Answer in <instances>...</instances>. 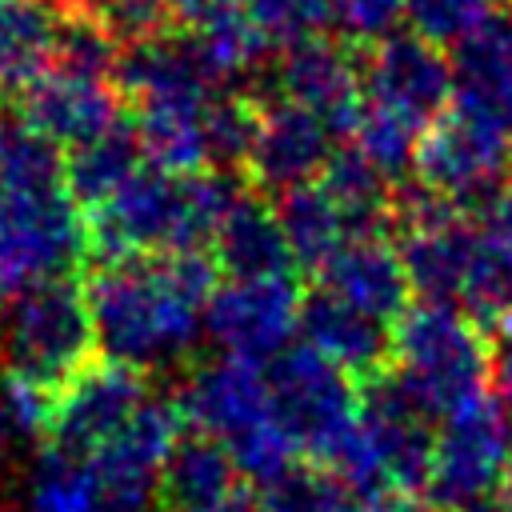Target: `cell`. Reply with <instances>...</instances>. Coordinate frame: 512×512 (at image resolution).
Returning <instances> with one entry per match:
<instances>
[{
    "mask_svg": "<svg viewBox=\"0 0 512 512\" xmlns=\"http://www.w3.org/2000/svg\"><path fill=\"white\" fill-rule=\"evenodd\" d=\"M472 220H448L428 232H408L400 244V260L412 284V296L424 304H456L468 272Z\"/></svg>",
    "mask_w": 512,
    "mask_h": 512,
    "instance_id": "cell-27",
    "label": "cell"
},
{
    "mask_svg": "<svg viewBox=\"0 0 512 512\" xmlns=\"http://www.w3.org/2000/svg\"><path fill=\"white\" fill-rule=\"evenodd\" d=\"M360 84L364 104L400 116L416 132L432 128L456 96L452 60L444 56V48L428 44L416 32H392L376 40L364 56Z\"/></svg>",
    "mask_w": 512,
    "mask_h": 512,
    "instance_id": "cell-9",
    "label": "cell"
},
{
    "mask_svg": "<svg viewBox=\"0 0 512 512\" xmlns=\"http://www.w3.org/2000/svg\"><path fill=\"white\" fill-rule=\"evenodd\" d=\"M256 128H260V104H252L248 96H236V92L212 96L208 120H204V132H208V168H216V172H240L248 164V156H252Z\"/></svg>",
    "mask_w": 512,
    "mask_h": 512,
    "instance_id": "cell-33",
    "label": "cell"
},
{
    "mask_svg": "<svg viewBox=\"0 0 512 512\" xmlns=\"http://www.w3.org/2000/svg\"><path fill=\"white\" fill-rule=\"evenodd\" d=\"M332 152H336V132L320 116L296 104L272 100L260 108V128H256L252 156H248V172L260 188L288 192V188L320 180Z\"/></svg>",
    "mask_w": 512,
    "mask_h": 512,
    "instance_id": "cell-14",
    "label": "cell"
},
{
    "mask_svg": "<svg viewBox=\"0 0 512 512\" xmlns=\"http://www.w3.org/2000/svg\"><path fill=\"white\" fill-rule=\"evenodd\" d=\"M52 392L0 368V460L16 456L28 444L48 440Z\"/></svg>",
    "mask_w": 512,
    "mask_h": 512,
    "instance_id": "cell-35",
    "label": "cell"
},
{
    "mask_svg": "<svg viewBox=\"0 0 512 512\" xmlns=\"http://www.w3.org/2000/svg\"><path fill=\"white\" fill-rule=\"evenodd\" d=\"M320 280L328 292H336L340 300L356 304L360 312H368L384 324H396L412 308V284H408L400 248H392L384 236L348 240L328 260Z\"/></svg>",
    "mask_w": 512,
    "mask_h": 512,
    "instance_id": "cell-18",
    "label": "cell"
},
{
    "mask_svg": "<svg viewBox=\"0 0 512 512\" xmlns=\"http://www.w3.org/2000/svg\"><path fill=\"white\" fill-rule=\"evenodd\" d=\"M512 452V420L488 392L476 404L452 412L436 432V456L424 500L436 512H464L500 492Z\"/></svg>",
    "mask_w": 512,
    "mask_h": 512,
    "instance_id": "cell-7",
    "label": "cell"
},
{
    "mask_svg": "<svg viewBox=\"0 0 512 512\" xmlns=\"http://www.w3.org/2000/svg\"><path fill=\"white\" fill-rule=\"evenodd\" d=\"M240 12L260 32L268 52H288L332 28V0H240Z\"/></svg>",
    "mask_w": 512,
    "mask_h": 512,
    "instance_id": "cell-32",
    "label": "cell"
},
{
    "mask_svg": "<svg viewBox=\"0 0 512 512\" xmlns=\"http://www.w3.org/2000/svg\"><path fill=\"white\" fill-rule=\"evenodd\" d=\"M96 360V328L88 296L72 276L44 280L4 296L0 308V368L60 392L84 364Z\"/></svg>",
    "mask_w": 512,
    "mask_h": 512,
    "instance_id": "cell-4",
    "label": "cell"
},
{
    "mask_svg": "<svg viewBox=\"0 0 512 512\" xmlns=\"http://www.w3.org/2000/svg\"><path fill=\"white\" fill-rule=\"evenodd\" d=\"M64 148L36 132L24 116L0 112V188H60Z\"/></svg>",
    "mask_w": 512,
    "mask_h": 512,
    "instance_id": "cell-28",
    "label": "cell"
},
{
    "mask_svg": "<svg viewBox=\"0 0 512 512\" xmlns=\"http://www.w3.org/2000/svg\"><path fill=\"white\" fill-rule=\"evenodd\" d=\"M300 336L356 384L392 368V324L360 312L328 288H316L300 304Z\"/></svg>",
    "mask_w": 512,
    "mask_h": 512,
    "instance_id": "cell-15",
    "label": "cell"
},
{
    "mask_svg": "<svg viewBox=\"0 0 512 512\" xmlns=\"http://www.w3.org/2000/svg\"><path fill=\"white\" fill-rule=\"evenodd\" d=\"M144 400H148L144 372L96 356L52 396L48 448L88 460L144 408Z\"/></svg>",
    "mask_w": 512,
    "mask_h": 512,
    "instance_id": "cell-11",
    "label": "cell"
},
{
    "mask_svg": "<svg viewBox=\"0 0 512 512\" xmlns=\"http://www.w3.org/2000/svg\"><path fill=\"white\" fill-rule=\"evenodd\" d=\"M236 480H240V472L216 436L184 432L180 444L172 448L168 464H164L160 504H164V512L208 508V504L228 500L236 492Z\"/></svg>",
    "mask_w": 512,
    "mask_h": 512,
    "instance_id": "cell-23",
    "label": "cell"
},
{
    "mask_svg": "<svg viewBox=\"0 0 512 512\" xmlns=\"http://www.w3.org/2000/svg\"><path fill=\"white\" fill-rule=\"evenodd\" d=\"M240 172H160L144 164L124 188L88 212V256L96 264L120 256L204 252L220 220L244 196Z\"/></svg>",
    "mask_w": 512,
    "mask_h": 512,
    "instance_id": "cell-2",
    "label": "cell"
},
{
    "mask_svg": "<svg viewBox=\"0 0 512 512\" xmlns=\"http://www.w3.org/2000/svg\"><path fill=\"white\" fill-rule=\"evenodd\" d=\"M300 288L292 276L228 280L204 308V336L224 352L252 364H272L300 332Z\"/></svg>",
    "mask_w": 512,
    "mask_h": 512,
    "instance_id": "cell-10",
    "label": "cell"
},
{
    "mask_svg": "<svg viewBox=\"0 0 512 512\" xmlns=\"http://www.w3.org/2000/svg\"><path fill=\"white\" fill-rule=\"evenodd\" d=\"M60 16L52 0H0V96L24 92L48 72Z\"/></svg>",
    "mask_w": 512,
    "mask_h": 512,
    "instance_id": "cell-25",
    "label": "cell"
},
{
    "mask_svg": "<svg viewBox=\"0 0 512 512\" xmlns=\"http://www.w3.org/2000/svg\"><path fill=\"white\" fill-rule=\"evenodd\" d=\"M120 60V40L84 8H72L60 16L56 40H52V72L80 76V80H100L108 84L116 76Z\"/></svg>",
    "mask_w": 512,
    "mask_h": 512,
    "instance_id": "cell-29",
    "label": "cell"
},
{
    "mask_svg": "<svg viewBox=\"0 0 512 512\" xmlns=\"http://www.w3.org/2000/svg\"><path fill=\"white\" fill-rule=\"evenodd\" d=\"M188 512H260V500L244 496V492H232L228 500L220 504H208V508H188Z\"/></svg>",
    "mask_w": 512,
    "mask_h": 512,
    "instance_id": "cell-42",
    "label": "cell"
},
{
    "mask_svg": "<svg viewBox=\"0 0 512 512\" xmlns=\"http://www.w3.org/2000/svg\"><path fill=\"white\" fill-rule=\"evenodd\" d=\"M84 12H92L116 40L124 44H140L152 36H164L172 16V0H84Z\"/></svg>",
    "mask_w": 512,
    "mask_h": 512,
    "instance_id": "cell-37",
    "label": "cell"
},
{
    "mask_svg": "<svg viewBox=\"0 0 512 512\" xmlns=\"http://www.w3.org/2000/svg\"><path fill=\"white\" fill-rule=\"evenodd\" d=\"M220 268L204 252L120 256L96 264L84 296L96 352L136 372L180 364L204 336V308Z\"/></svg>",
    "mask_w": 512,
    "mask_h": 512,
    "instance_id": "cell-1",
    "label": "cell"
},
{
    "mask_svg": "<svg viewBox=\"0 0 512 512\" xmlns=\"http://www.w3.org/2000/svg\"><path fill=\"white\" fill-rule=\"evenodd\" d=\"M492 0H408L404 4V20L408 32L424 36L436 48H456L464 36H472L488 16H492Z\"/></svg>",
    "mask_w": 512,
    "mask_h": 512,
    "instance_id": "cell-36",
    "label": "cell"
},
{
    "mask_svg": "<svg viewBox=\"0 0 512 512\" xmlns=\"http://www.w3.org/2000/svg\"><path fill=\"white\" fill-rule=\"evenodd\" d=\"M348 144L360 148L364 160H368L392 188H400V184L408 180V172L416 168L420 132H416L412 124H404L400 116L364 104V112L356 116V124H352V132H348Z\"/></svg>",
    "mask_w": 512,
    "mask_h": 512,
    "instance_id": "cell-31",
    "label": "cell"
},
{
    "mask_svg": "<svg viewBox=\"0 0 512 512\" xmlns=\"http://www.w3.org/2000/svg\"><path fill=\"white\" fill-rule=\"evenodd\" d=\"M184 44L192 52L200 80L212 92H232V88H244V84L264 76L260 60H264L268 44L260 40V32L248 24V16L240 8L220 12V16L188 28Z\"/></svg>",
    "mask_w": 512,
    "mask_h": 512,
    "instance_id": "cell-21",
    "label": "cell"
},
{
    "mask_svg": "<svg viewBox=\"0 0 512 512\" xmlns=\"http://www.w3.org/2000/svg\"><path fill=\"white\" fill-rule=\"evenodd\" d=\"M224 448H228V456H232L240 480H248V484L260 488V492L276 488L280 480H288V476L300 468V448H296L292 436L276 424V416H272L268 424H260V428H252V432L228 440Z\"/></svg>",
    "mask_w": 512,
    "mask_h": 512,
    "instance_id": "cell-34",
    "label": "cell"
},
{
    "mask_svg": "<svg viewBox=\"0 0 512 512\" xmlns=\"http://www.w3.org/2000/svg\"><path fill=\"white\" fill-rule=\"evenodd\" d=\"M180 436H184L180 404L148 396L144 408L84 460L96 484L100 512H164L160 476Z\"/></svg>",
    "mask_w": 512,
    "mask_h": 512,
    "instance_id": "cell-8",
    "label": "cell"
},
{
    "mask_svg": "<svg viewBox=\"0 0 512 512\" xmlns=\"http://www.w3.org/2000/svg\"><path fill=\"white\" fill-rule=\"evenodd\" d=\"M456 108L496 120L512 136V12H492L452 48Z\"/></svg>",
    "mask_w": 512,
    "mask_h": 512,
    "instance_id": "cell-17",
    "label": "cell"
},
{
    "mask_svg": "<svg viewBox=\"0 0 512 512\" xmlns=\"http://www.w3.org/2000/svg\"><path fill=\"white\" fill-rule=\"evenodd\" d=\"M504 512H512V452H508V468H504V480H500V500H496Z\"/></svg>",
    "mask_w": 512,
    "mask_h": 512,
    "instance_id": "cell-43",
    "label": "cell"
},
{
    "mask_svg": "<svg viewBox=\"0 0 512 512\" xmlns=\"http://www.w3.org/2000/svg\"><path fill=\"white\" fill-rule=\"evenodd\" d=\"M20 512H100L88 464L56 448H44L28 472Z\"/></svg>",
    "mask_w": 512,
    "mask_h": 512,
    "instance_id": "cell-30",
    "label": "cell"
},
{
    "mask_svg": "<svg viewBox=\"0 0 512 512\" xmlns=\"http://www.w3.org/2000/svg\"><path fill=\"white\" fill-rule=\"evenodd\" d=\"M208 104L212 96H164L136 104L132 124L144 148V160L160 172H204L208 168Z\"/></svg>",
    "mask_w": 512,
    "mask_h": 512,
    "instance_id": "cell-20",
    "label": "cell"
},
{
    "mask_svg": "<svg viewBox=\"0 0 512 512\" xmlns=\"http://www.w3.org/2000/svg\"><path fill=\"white\" fill-rule=\"evenodd\" d=\"M64 4H72V0H64ZM76 4H84V0H76Z\"/></svg>",
    "mask_w": 512,
    "mask_h": 512,
    "instance_id": "cell-45",
    "label": "cell"
},
{
    "mask_svg": "<svg viewBox=\"0 0 512 512\" xmlns=\"http://www.w3.org/2000/svg\"><path fill=\"white\" fill-rule=\"evenodd\" d=\"M488 388L504 408H512V316H504L492 328V340H488Z\"/></svg>",
    "mask_w": 512,
    "mask_h": 512,
    "instance_id": "cell-39",
    "label": "cell"
},
{
    "mask_svg": "<svg viewBox=\"0 0 512 512\" xmlns=\"http://www.w3.org/2000/svg\"><path fill=\"white\" fill-rule=\"evenodd\" d=\"M0 512H12V504H8V496L0 492Z\"/></svg>",
    "mask_w": 512,
    "mask_h": 512,
    "instance_id": "cell-44",
    "label": "cell"
},
{
    "mask_svg": "<svg viewBox=\"0 0 512 512\" xmlns=\"http://www.w3.org/2000/svg\"><path fill=\"white\" fill-rule=\"evenodd\" d=\"M212 260L228 280H272L292 276L296 260L276 220V204L244 192L212 236Z\"/></svg>",
    "mask_w": 512,
    "mask_h": 512,
    "instance_id": "cell-19",
    "label": "cell"
},
{
    "mask_svg": "<svg viewBox=\"0 0 512 512\" xmlns=\"http://www.w3.org/2000/svg\"><path fill=\"white\" fill-rule=\"evenodd\" d=\"M408 0H332V28L352 44H376L396 32Z\"/></svg>",
    "mask_w": 512,
    "mask_h": 512,
    "instance_id": "cell-38",
    "label": "cell"
},
{
    "mask_svg": "<svg viewBox=\"0 0 512 512\" xmlns=\"http://www.w3.org/2000/svg\"><path fill=\"white\" fill-rule=\"evenodd\" d=\"M20 116L36 132H44L56 148H68V152L104 136L108 128H116L124 120L120 96L108 84L64 76L52 68L20 92Z\"/></svg>",
    "mask_w": 512,
    "mask_h": 512,
    "instance_id": "cell-16",
    "label": "cell"
},
{
    "mask_svg": "<svg viewBox=\"0 0 512 512\" xmlns=\"http://www.w3.org/2000/svg\"><path fill=\"white\" fill-rule=\"evenodd\" d=\"M276 220H280V232L288 240L296 268H308V272H324L328 260L352 240L344 208L328 196V188L320 180L280 192Z\"/></svg>",
    "mask_w": 512,
    "mask_h": 512,
    "instance_id": "cell-22",
    "label": "cell"
},
{
    "mask_svg": "<svg viewBox=\"0 0 512 512\" xmlns=\"http://www.w3.org/2000/svg\"><path fill=\"white\" fill-rule=\"evenodd\" d=\"M392 372L436 420L488 396V340L456 304H412L392 324Z\"/></svg>",
    "mask_w": 512,
    "mask_h": 512,
    "instance_id": "cell-3",
    "label": "cell"
},
{
    "mask_svg": "<svg viewBox=\"0 0 512 512\" xmlns=\"http://www.w3.org/2000/svg\"><path fill=\"white\" fill-rule=\"evenodd\" d=\"M476 220L480 224H488V228H500V232H508L512 236V184L504 188V192H496L480 212H476Z\"/></svg>",
    "mask_w": 512,
    "mask_h": 512,
    "instance_id": "cell-41",
    "label": "cell"
},
{
    "mask_svg": "<svg viewBox=\"0 0 512 512\" xmlns=\"http://www.w3.org/2000/svg\"><path fill=\"white\" fill-rule=\"evenodd\" d=\"M416 180L456 208H484L512 184V136L468 108H448L416 144Z\"/></svg>",
    "mask_w": 512,
    "mask_h": 512,
    "instance_id": "cell-6",
    "label": "cell"
},
{
    "mask_svg": "<svg viewBox=\"0 0 512 512\" xmlns=\"http://www.w3.org/2000/svg\"><path fill=\"white\" fill-rule=\"evenodd\" d=\"M268 80H272V100L320 116L336 136H348L356 116L364 112L360 64L332 36H316L280 52L276 68H268Z\"/></svg>",
    "mask_w": 512,
    "mask_h": 512,
    "instance_id": "cell-12",
    "label": "cell"
},
{
    "mask_svg": "<svg viewBox=\"0 0 512 512\" xmlns=\"http://www.w3.org/2000/svg\"><path fill=\"white\" fill-rule=\"evenodd\" d=\"M88 260V216L60 188H0V296L64 280Z\"/></svg>",
    "mask_w": 512,
    "mask_h": 512,
    "instance_id": "cell-5",
    "label": "cell"
},
{
    "mask_svg": "<svg viewBox=\"0 0 512 512\" xmlns=\"http://www.w3.org/2000/svg\"><path fill=\"white\" fill-rule=\"evenodd\" d=\"M232 8H240V0H172V16L188 28H196L220 12H232Z\"/></svg>",
    "mask_w": 512,
    "mask_h": 512,
    "instance_id": "cell-40",
    "label": "cell"
},
{
    "mask_svg": "<svg viewBox=\"0 0 512 512\" xmlns=\"http://www.w3.org/2000/svg\"><path fill=\"white\" fill-rule=\"evenodd\" d=\"M144 148L132 120H120L104 136L64 152V188L80 208H100L116 188H124L144 168Z\"/></svg>",
    "mask_w": 512,
    "mask_h": 512,
    "instance_id": "cell-26",
    "label": "cell"
},
{
    "mask_svg": "<svg viewBox=\"0 0 512 512\" xmlns=\"http://www.w3.org/2000/svg\"><path fill=\"white\" fill-rule=\"evenodd\" d=\"M176 404H180L184 420L196 432L216 436L220 444H228V440H236V436L272 420L268 372H264V364L220 352V356L192 368Z\"/></svg>",
    "mask_w": 512,
    "mask_h": 512,
    "instance_id": "cell-13",
    "label": "cell"
},
{
    "mask_svg": "<svg viewBox=\"0 0 512 512\" xmlns=\"http://www.w3.org/2000/svg\"><path fill=\"white\" fill-rule=\"evenodd\" d=\"M112 80L124 96H132V104H148L164 96H216L200 80L184 36H168V32L140 44H124Z\"/></svg>",
    "mask_w": 512,
    "mask_h": 512,
    "instance_id": "cell-24",
    "label": "cell"
}]
</instances>
